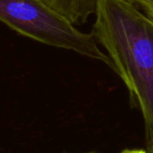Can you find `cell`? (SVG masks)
Segmentation results:
<instances>
[{
    "label": "cell",
    "instance_id": "6da1fadb",
    "mask_svg": "<svg viewBox=\"0 0 153 153\" xmlns=\"http://www.w3.org/2000/svg\"><path fill=\"white\" fill-rule=\"evenodd\" d=\"M92 34L141 109L147 143L153 141V19L127 0H99Z\"/></svg>",
    "mask_w": 153,
    "mask_h": 153
},
{
    "label": "cell",
    "instance_id": "7a4b0ae2",
    "mask_svg": "<svg viewBox=\"0 0 153 153\" xmlns=\"http://www.w3.org/2000/svg\"><path fill=\"white\" fill-rule=\"evenodd\" d=\"M0 22L20 36L100 61L115 71L92 33L77 29L43 0H0Z\"/></svg>",
    "mask_w": 153,
    "mask_h": 153
},
{
    "label": "cell",
    "instance_id": "3957f363",
    "mask_svg": "<svg viewBox=\"0 0 153 153\" xmlns=\"http://www.w3.org/2000/svg\"><path fill=\"white\" fill-rule=\"evenodd\" d=\"M53 10L70 21L72 24L81 25L90 16L96 14L99 0H43Z\"/></svg>",
    "mask_w": 153,
    "mask_h": 153
},
{
    "label": "cell",
    "instance_id": "277c9868",
    "mask_svg": "<svg viewBox=\"0 0 153 153\" xmlns=\"http://www.w3.org/2000/svg\"><path fill=\"white\" fill-rule=\"evenodd\" d=\"M133 5H139L144 10L148 17L153 19V0H127Z\"/></svg>",
    "mask_w": 153,
    "mask_h": 153
},
{
    "label": "cell",
    "instance_id": "5b68a950",
    "mask_svg": "<svg viewBox=\"0 0 153 153\" xmlns=\"http://www.w3.org/2000/svg\"><path fill=\"white\" fill-rule=\"evenodd\" d=\"M121 153H148L144 150H141V149H128V150H124L122 151Z\"/></svg>",
    "mask_w": 153,
    "mask_h": 153
},
{
    "label": "cell",
    "instance_id": "8992f818",
    "mask_svg": "<svg viewBox=\"0 0 153 153\" xmlns=\"http://www.w3.org/2000/svg\"><path fill=\"white\" fill-rule=\"evenodd\" d=\"M148 144V153H153V141L150 142V143H147Z\"/></svg>",
    "mask_w": 153,
    "mask_h": 153
},
{
    "label": "cell",
    "instance_id": "52a82bcc",
    "mask_svg": "<svg viewBox=\"0 0 153 153\" xmlns=\"http://www.w3.org/2000/svg\"><path fill=\"white\" fill-rule=\"evenodd\" d=\"M90 153H95V152H90Z\"/></svg>",
    "mask_w": 153,
    "mask_h": 153
}]
</instances>
